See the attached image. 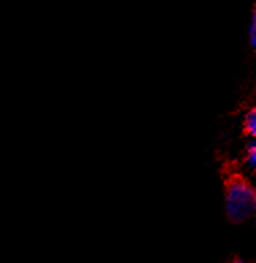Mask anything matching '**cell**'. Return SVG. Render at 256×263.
<instances>
[{
    "mask_svg": "<svg viewBox=\"0 0 256 263\" xmlns=\"http://www.w3.org/2000/svg\"><path fill=\"white\" fill-rule=\"evenodd\" d=\"M225 205L229 220L239 223L255 212V189L240 176L232 177L227 184Z\"/></svg>",
    "mask_w": 256,
    "mask_h": 263,
    "instance_id": "cell-1",
    "label": "cell"
},
{
    "mask_svg": "<svg viewBox=\"0 0 256 263\" xmlns=\"http://www.w3.org/2000/svg\"><path fill=\"white\" fill-rule=\"evenodd\" d=\"M244 133L248 134V135H252L255 138L256 134V109L251 108L247 115H245L244 120Z\"/></svg>",
    "mask_w": 256,
    "mask_h": 263,
    "instance_id": "cell-2",
    "label": "cell"
},
{
    "mask_svg": "<svg viewBox=\"0 0 256 263\" xmlns=\"http://www.w3.org/2000/svg\"><path fill=\"white\" fill-rule=\"evenodd\" d=\"M249 44L251 47L255 49L256 46V12L255 8L252 11V16H251V22H249Z\"/></svg>",
    "mask_w": 256,
    "mask_h": 263,
    "instance_id": "cell-3",
    "label": "cell"
},
{
    "mask_svg": "<svg viewBox=\"0 0 256 263\" xmlns=\"http://www.w3.org/2000/svg\"><path fill=\"white\" fill-rule=\"evenodd\" d=\"M245 152H247V154H251V153H256L255 138H252V139H249V141L247 142V144H245Z\"/></svg>",
    "mask_w": 256,
    "mask_h": 263,
    "instance_id": "cell-4",
    "label": "cell"
},
{
    "mask_svg": "<svg viewBox=\"0 0 256 263\" xmlns=\"http://www.w3.org/2000/svg\"><path fill=\"white\" fill-rule=\"evenodd\" d=\"M245 163L249 166V167H252L255 169L256 166V153H251V154L247 155V158H245Z\"/></svg>",
    "mask_w": 256,
    "mask_h": 263,
    "instance_id": "cell-5",
    "label": "cell"
},
{
    "mask_svg": "<svg viewBox=\"0 0 256 263\" xmlns=\"http://www.w3.org/2000/svg\"><path fill=\"white\" fill-rule=\"evenodd\" d=\"M233 263H245V262L243 259H240V258H236V259L233 260Z\"/></svg>",
    "mask_w": 256,
    "mask_h": 263,
    "instance_id": "cell-6",
    "label": "cell"
}]
</instances>
